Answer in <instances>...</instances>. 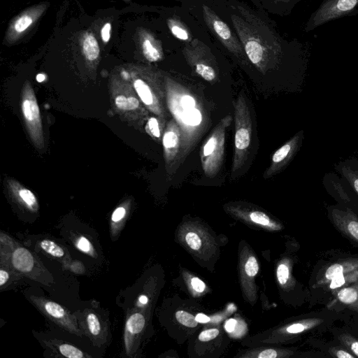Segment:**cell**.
I'll list each match as a JSON object with an SVG mask.
<instances>
[{
    "label": "cell",
    "mask_w": 358,
    "mask_h": 358,
    "mask_svg": "<svg viewBox=\"0 0 358 358\" xmlns=\"http://www.w3.org/2000/svg\"><path fill=\"white\" fill-rule=\"evenodd\" d=\"M168 110L182 134V159L192 150L210 122L202 100L190 88L164 76Z\"/></svg>",
    "instance_id": "cell-1"
},
{
    "label": "cell",
    "mask_w": 358,
    "mask_h": 358,
    "mask_svg": "<svg viewBox=\"0 0 358 358\" xmlns=\"http://www.w3.org/2000/svg\"><path fill=\"white\" fill-rule=\"evenodd\" d=\"M358 280V253L331 251L320 258L310 275V307L326 305L341 288Z\"/></svg>",
    "instance_id": "cell-2"
},
{
    "label": "cell",
    "mask_w": 358,
    "mask_h": 358,
    "mask_svg": "<svg viewBox=\"0 0 358 358\" xmlns=\"http://www.w3.org/2000/svg\"><path fill=\"white\" fill-rule=\"evenodd\" d=\"M131 85L145 108L166 121L169 110L164 77L152 72L131 76Z\"/></svg>",
    "instance_id": "cell-3"
},
{
    "label": "cell",
    "mask_w": 358,
    "mask_h": 358,
    "mask_svg": "<svg viewBox=\"0 0 358 358\" xmlns=\"http://www.w3.org/2000/svg\"><path fill=\"white\" fill-rule=\"evenodd\" d=\"M234 131V152L231 176L239 171L247 161L252 140V118L243 93L239 94L235 104Z\"/></svg>",
    "instance_id": "cell-4"
},
{
    "label": "cell",
    "mask_w": 358,
    "mask_h": 358,
    "mask_svg": "<svg viewBox=\"0 0 358 358\" xmlns=\"http://www.w3.org/2000/svg\"><path fill=\"white\" fill-rule=\"evenodd\" d=\"M231 121L230 115L221 119L201 148V166L208 177L215 176L221 168L224 153L226 131Z\"/></svg>",
    "instance_id": "cell-5"
},
{
    "label": "cell",
    "mask_w": 358,
    "mask_h": 358,
    "mask_svg": "<svg viewBox=\"0 0 358 358\" xmlns=\"http://www.w3.org/2000/svg\"><path fill=\"white\" fill-rule=\"evenodd\" d=\"M21 110L29 136L38 149L44 148V135L39 106L34 91L29 81L23 85L21 93Z\"/></svg>",
    "instance_id": "cell-6"
},
{
    "label": "cell",
    "mask_w": 358,
    "mask_h": 358,
    "mask_svg": "<svg viewBox=\"0 0 358 358\" xmlns=\"http://www.w3.org/2000/svg\"><path fill=\"white\" fill-rule=\"evenodd\" d=\"M111 98L116 110L129 119L143 122L148 110L143 104L133 86L120 81L113 82L110 90Z\"/></svg>",
    "instance_id": "cell-7"
},
{
    "label": "cell",
    "mask_w": 358,
    "mask_h": 358,
    "mask_svg": "<svg viewBox=\"0 0 358 358\" xmlns=\"http://www.w3.org/2000/svg\"><path fill=\"white\" fill-rule=\"evenodd\" d=\"M324 306L339 314L343 322L358 327V280L339 289Z\"/></svg>",
    "instance_id": "cell-8"
},
{
    "label": "cell",
    "mask_w": 358,
    "mask_h": 358,
    "mask_svg": "<svg viewBox=\"0 0 358 358\" xmlns=\"http://www.w3.org/2000/svg\"><path fill=\"white\" fill-rule=\"evenodd\" d=\"M202 9L206 24L215 37L234 55L245 58L243 47L229 27L209 7L203 5Z\"/></svg>",
    "instance_id": "cell-9"
},
{
    "label": "cell",
    "mask_w": 358,
    "mask_h": 358,
    "mask_svg": "<svg viewBox=\"0 0 358 358\" xmlns=\"http://www.w3.org/2000/svg\"><path fill=\"white\" fill-rule=\"evenodd\" d=\"M328 218L334 227L358 248V213L338 205L326 207Z\"/></svg>",
    "instance_id": "cell-10"
},
{
    "label": "cell",
    "mask_w": 358,
    "mask_h": 358,
    "mask_svg": "<svg viewBox=\"0 0 358 358\" xmlns=\"http://www.w3.org/2000/svg\"><path fill=\"white\" fill-rule=\"evenodd\" d=\"M322 185L338 205L358 213V196L344 178L336 172H328L323 176Z\"/></svg>",
    "instance_id": "cell-11"
},
{
    "label": "cell",
    "mask_w": 358,
    "mask_h": 358,
    "mask_svg": "<svg viewBox=\"0 0 358 358\" xmlns=\"http://www.w3.org/2000/svg\"><path fill=\"white\" fill-rule=\"evenodd\" d=\"M183 53L193 70L203 80L213 82L217 78L215 62L208 55L202 43L195 41L187 45Z\"/></svg>",
    "instance_id": "cell-12"
},
{
    "label": "cell",
    "mask_w": 358,
    "mask_h": 358,
    "mask_svg": "<svg viewBox=\"0 0 358 358\" xmlns=\"http://www.w3.org/2000/svg\"><path fill=\"white\" fill-rule=\"evenodd\" d=\"M304 140L303 129L296 132L273 154L271 164L264 173L265 178H271L283 171L301 149Z\"/></svg>",
    "instance_id": "cell-13"
},
{
    "label": "cell",
    "mask_w": 358,
    "mask_h": 358,
    "mask_svg": "<svg viewBox=\"0 0 358 358\" xmlns=\"http://www.w3.org/2000/svg\"><path fill=\"white\" fill-rule=\"evenodd\" d=\"M162 145L166 169L171 173L178 161L182 159V134L181 131L172 118L166 124L162 136Z\"/></svg>",
    "instance_id": "cell-14"
},
{
    "label": "cell",
    "mask_w": 358,
    "mask_h": 358,
    "mask_svg": "<svg viewBox=\"0 0 358 358\" xmlns=\"http://www.w3.org/2000/svg\"><path fill=\"white\" fill-rule=\"evenodd\" d=\"M31 300L50 320L69 332L81 336L82 333L76 324L75 318L63 306L45 298L32 296Z\"/></svg>",
    "instance_id": "cell-15"
},
{
    "label": "cell",
    "mask_w": 358,
    "mask_h": 358,
    "mask_svg": "<svg viewBox=\"0 0 358 358\" xmlns=\"http://www.w3.org/2000/svg\"><path fill=\"white\" fill-rule=\"evenodd\" d=\"M332 325L328 331L331 337L347 348L355 357H358V327L343 322Z\"/></svg>",
    "instance_id": "cell-16"
},
{
    "label": "cell",
    "mask_w": 358,
    "mask_h": 358,
    "mask_svg": "<svg viewBox=\"0 0 358 358\" xmlns=\"http://www.w3.org/2000/svg\"><path fill=\"white\" fill-rule=\"evenodd\" d=\"M307 342L315 350L323 352L327 358H356L347 348L332 338L331 341H324L320 336H310Z\"/></svg>",
    "instance_id": "cell-17"
},
{
    "label": "cell",
    "mask_w": 358,
    "mask_h": 358,
    "mask_svg": "<svg viewBox=\"0 0 358 358\" xmlns=\"http://www.w3.org/2000/svg\"><path fill=\"white\" fill-rule=\"evenodd\" d=\"M335 172L344 178L358 196V159L349 157L334 165Z\"/></svg>",
    "instance_id": "cell-18"
},
{
    "label": "cell",
    "mask_w": 358,
    "mask_h": 358,
    "mask_svg": "<svg viewBox=\"0 0 358 358\" xmlns=\"http://www.w3.org/2000/svg\"><path fill=\"white\" fill-rule=\"evenodd\" d=\"M8 185L12 195L19 203L32 212L38 210L36 197L31 190L13 180L8 182Z\"/></svg>",
    "instance_id": "cell-19"
},
{
    "label": "cell",
    "mask_w": 358,
    "mask_h": 358,
    "mask_svg": "<svg viewBox=\"0 0 358 358\" xmlns=\"http://www.w3.org/2000/svg\"><path fill=\"white\" fill-rule=\"evenodd\" d=\"M145 326V317L139 313L131 315L125 324L124 345L127 353H130L135 338L142 331Z\"/></svg>",
    "instance_id": "cell-20"
},
{
    "label": "cell",
    "mask_w": 358,
    "mask_h": 358,
    "mask_svg": "<svg viewBox=\"0 0 358 358\" xmlns=\"http://www.w3.org/2000/svg\"><path fill=\"white\" fill-rule=\"evenodd\" d=\"M358 0H337L324 7L316 16L318 18L317 22H321L352 9Z\"/></svg>",
    "instance_id": "cell-21"
},
{
    "label": "cell",
    "mask_w": 358,
    "mask_h": 358,
    "mask_svg": "<svg viewBox=\"0 0 358 358\" xmlns=\"http://www.w3.org/2000/svg\"><path fill=\"white\" fill-rule=\"evenodd\" d=\"M12 264L17 271L27 273L33 270L34 258L27 249L18 247L13 252Z\"/></svg>",
    "instance_id": "cell-22"
},
{
    "label": "cell",
    "mask_w": 358,
    "mask_h": 358,
    "mask_svg": "<svg viewBox=\"0 0 358 358\" xmlns=\"http://www.w3.org/2000/svg\"><path fill=\"white\" fill-rule=\"evenodd\" d=\"M142 50L144 57L150 62H158L162 58L163 53L161 48L150 36L143 38Z\"/></svg>",
    "instance_id": "cell-23"
},
{
    "label": "cell",
    "mask_w": 358,
    "mask_h": 358,
    "mask_svg": "<svg viewBox=\"0 0 358 358\" xmlns=\"http://www.w3.org/2000/svg\"><path fill=\"white\" fill-rule=\"evenodd\" d=\"M166 124V121L157 116H151L147 120L145 129L150 136L161 141Z\"/></svg>",
    "instance_id": "cell-24"
},
{
    "label": "cell",
    "mask_w": 358,
    "mask_h": 358,
    "mask_svg": "<svg viewBox=\"0 0 358 358\" xmlns=\"http://www.w3.org/2000/svg\"><path fill=\"white\" fill-rule=\"evenodd\" d=\"M84 55L89 61L96 59L99 55V47L96 38L92 34H87L83 42Z\"/></svg>",
    "instance_id": "cell-25"
},
{
    "label": "cell",
    "mask_w": 358,
    "mask_h": 358,
    "mask_svg": "<svg viewBox=\"0 0 358 358\" xmlns=\"http://www.w3.org/2000/svg\"><path fill=\"white\" fill-rule=\"evenodd\" d=\"M85 323L89 334L94 339L99 338L101 334V326L96 315L92 312L88 313Z\"/></svg>",
    "instance_id": "cell-26"
},
{
    "label": "cell",
    "mask_w": 358,
    "mask_h": 358,
    "mask_svg": "<svg viewBox=\"0 0 358 358\" xmlns=\"http://www.w3.org/2000/svg\"><path fill=\"white\" fill-rule=\"evenodd\" d=\"M168 26L172 34L179 40L184 41H190V34L187 28L177 20H168Z\"/></svg>",
    "instance_id": "cell-27"
},
{
    "label": "cell",
    "mask_w": 358,
    "mask_h": 358,
    "mask_svg": "<svg viewBox=\"0 0 358 358\" xmlns=\"http://www.w3.org/2000/svg\"><path fill=\"white\" fill-rule=\"evenodd\" d=\"M40 248L52 257L62 258L64 256V249L55 242L45 239L40 242Z\"/></svg>",
    "instance_id": "cell-28"
},
{
    "label": "cell",
    "mask_w": 358,
    "mask_h": 358,
    "mask_svg": "<svg viewBox=\"0 0 358 358\" xmlns=\"http://www.w3.org/2000/svg\"><path fill=\"white\" fill-rule=\"evenodd\" d=\"M127 214V208L123 205H121L116 208L113 212L110 217L111 220V229L114 231H117L121 225L123 224L124 220L125 219Z\"/></svg>",
    "instance_id": "cell-29"
},
{
    "label": "cell",
    "mask_w": 358,
    "mask_h": 358,
    "mask_svg": "<svg viewBox=\"0 0 358 358\" xmlns=\"http://www.w3.org/2000/svg\"><path fill=\"white\" fill-rule=\"evenodd\" d=\"M59 351L61 355L69 358H82L85 357L83 352L76 347L64 343L59 345Z\"/></svg>",
    "instance_id": "cell-30"
},
{
    "label": "cell",
    "mask_w": 358,
    "mask_h": 358,
    "mask_svg": "<svg viewBox=\"0 0 358 358\" xmlns=\"http://www.w3.org/2000/svg\"><path fill=\"white\" fill-rule=\"evenodd\" d=\"M176 317L180 324L186 327H194L198 324V322L196 320L195 317L184 310L177 311L176 313Z\"/></svg>",
    "instance_id": "cell-31"
},
{
    "label": "cell",
    "mask_w": 358,
    "mask_h": 358,
    "mask_svg": "<svg viewBox=\"0 0 358 358\" xmlns=\"http://www.w3.org/2000/svg\"><path fill=\"white\" fill-rule=\"evenodd\" d=\"M76 248L89 255L94 256V250L90 241L85 236H79L75 241Z\"/></svg>",
    "instance_id": "cell-32"
},
{
    "label": "cell",
    "mask_w": 358,
    "mask_h": 358,
    "mask_svg": "<svg viewBox=\"0 0 358 358\" xmlns=\"http://www.w3.org/2000/svg\"><path fill=\"white\" fill-rule=\"evenodd\" d=\"M277 277L281 285H285L290 277V271L287 264L281 263L277 268Z\"/></svg>",
    "instance_id": "cell-33"
},
{
    "label": "cell",
    "mask_w": 358,
    "mask_h": 358,
    "mask_svg": "<svg viewBox=\"0 0 358 358\" xmlns=\"http://www.w3.org/2000/svg\"><path fill=\"white\" fill-rule=\"evenodd\" d=\"M33 22V19L29 15H23L18 18L15 24V30L17 32H22L26 30Z\"/></svg>",
    "instance_id": "cell-34"
},
{
    "label": "cell",
    "mask_w": 358,
    "mask_h": 358,
    "mask_svg": "<svg viewBox=\"0 0 358 358\" xmlns=\"http://www.w3.org/2000/svg\"><path fill=\"white\" fill-rule=\"evenodd\" d=\"M250 218L252 222L264 226L269 225L271 223L269 217L260 211L252 212L250 214Z\"/></svg>",
    "instance_id": "cell-35"
},
{
    "label": "cell",
    "mask_w": 358,
    "mask_h": 358,
    "mask_svg": "<svg viewBox=\"0 0 358 358\" xmlns=\"http://www.w3.org/2000/svg\"><path fill=\"white\" fill-rule=\"evenodd\" d=\"M185 241L192 250H197L201 246L199 236L194 232H188L185 236Z\"/></svg>",
    "instance_id": "cell-36"
},
{
    "label": "cell",
    "mask_w": 358,
    "mask_h": 358,
    "mask_svg": "<svg viewBox=\"0 0 358 358\" xmlns=\"http://www.w3.org/2000/svg\"><path fill=\"white\" fill-rule=\"evenodd\" d=\"M245 271L249 276H255L257 273L259 266L255 257H249L245 265Z\"/></svg>",
    "instance_id": "cell-37"
},
{
    "label": "cell",
    "mask_w": 358,
    "mask_h": 358,
    "mask_svg": "<svg viewBox=\"0 0 358 358\" xmlns=\"http://www.w3.org/2000/svg\"><path fill=\"white\" fill-rule=\"evenodd\" d=\"M219 334V330L217 329H210L203 331L199 336L201 341H208L215 338Z\"/></svg>",
    "instance_id": "cell-38"
},
{
    "label": "cell",
    "mask_w": 358,
    "mask_h": 358,
    "mask_svg": "<svg viewBox=\"0 0 358 358\" xmlns=\"http://www.w3.org/2000/svg\"><path fill=\"white\" fill-rule=\"evenodd\" d=\"M191 285L192 288L198 292H202L206 288L205 283L196 277L191 280Z\"/></svg>",
    "instance_id": "cell-39"
},
{
    "label": "cell",
    "mask_w": 358,
    "mask_h": 358,
    "mask_svg": "<svg viewBox=\"0 0 358 358\" xmlns=\"http://www.w3.org/2000/svg\"><path fill=\"white\" fill-rule=\"evenodd\" d=\"M110 29H111V24L110 23L108 22L106 23L103 27L101 29V38L103 42L107 43L110 38Z\"/></svg>",
    "instance_id": "cell-40"
},
{
    "label": "cell",
    "mask_w": 358,
    "mask_h": 358,
    "mask_svg": "<svg viewBox=\"0 0 358 358\" xmlns=\"http://www.w3.org/2000/svg\"><path fill=\"white\" fill-rule=\"evenodd\" d=\"M277 356V352L273 349L263 350L258 355V357L260 358H275Z\"/></svg>",
    "instance_id": "cell-41"
},
{
    "label": "cell",
    "mask_w": 358,
    "mask_h": 358,
    "mask_svg": "<svg viewBox=\"0 0 358 358\" xmlns=\"http://www.w3.org/2000/svg\"><path fill=\"white\" fill-rule=\"evenodd\" d=\"M8 273L7 271L1 268L0 270V286L3 287L8 282Z\"/></svg>",
    "instance_id": "cell-42"
},
{
    "label": "cell",
    "mask_w": 358,
    "mask_h": 358,
    "mask_svg": "<svg viewBox=\"0 0 358 358\" xmlns=\"http://www.w3.org/2000/svg\"><path fill=\"white\" fill-rule=\"evenodd\" d=\"M236 324V321L234 319H229L226 322L225 329L228 332H231L234 329Z\"/></svg>",
    "instance_id": "cell-43"
},
{
    "label": "cell",
    "mask_w": 358,
    "mask_h": 358,
    "mask_svg": "<svg viewBox=\"0 0 358 358\" xmlns=\"http://www.w3.org/2000/svg\"><path fill=\"white\" fill-rule=\"evenodd\" d=\"M196 320L200 323H206L210 321V317L203 313H199L195 317Z\"/></svg>",
    "instance_id": "cell-44"
},
{
    "label": "cell",
    "mask_w": 358,
    "mask_h": 358,
    "mask_svg": "<svg viewBox=\"0 0 358 358\" xmlns=\"http://www.w3.org/2000/svg\"><path fill=\"white\" fill-rule=\"evenodd\" d=\"M148 297L145 295H141L138 298V302L142 305L146 304L148 303Z\"/></svg>",
    "instance_id": "cell-45"
},
{
    "label": "cell",
    "mask_w": 358,
    "mask_h": 358,
    "mask_svg": "<svg viewBox=\"0 0 358 358\" xmlns=\"http://www.w3.org/2000/svg\"><path fill=\"white\" fill-rule=\"evenodd\" d=\"M45 75L41 74V73L38 74L36 76V80L38 82H42L45 80Z\"/></svg>",
    "instance_id": "cell-46"
}]
</instances>
